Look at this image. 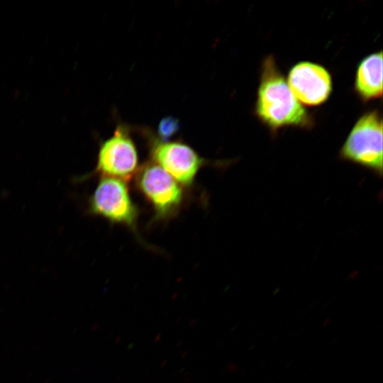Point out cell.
<instances>
[{
    "label": "cell",
    "mask_w": 383,
    "mask_h": 383,
    "mask_svg": "<svg viewBox=\"0 0 383 383\" xmlns=\"http://www.w3.org/2000/svg\"><path fill=\"white\" fill-rule=\"evenodd\" d=\"M255 113L273 133L286 127L309 129L314 124L313 118L291 91L272 55L266 57L262 63Z\"/></svg>",
    "instance_id": "cell-1"
},
{
    "label": "cell",
    "mask_w": 383,
    "mask_h": 383,
    "mask_svg": "<svg viewBox=\"0 0 383 383\" xmlns=\"http://www.w3.org/2000/svg\"><path fill=\"white\" fill-rule=\"evenodd\" d=\"M339 157L382 177V118L378 110L365 112L357 119L340 148Z\"/></svg>",
    "instance_id": "cell-2"
},
{
    "label": "cell",
    "mask_w": 383,
    "mask_h": 383,
    "mask_svg": "<svg viewBox=\"0 0 383 383\" xmlns=\"http://www.w3.org/2000/svg\"><path fill=\"white\" fill-rule=\"evenodd\" d=\"M87 206L89 214L121 224L138 233V210L124 180L101 177L88 199Z\"/></svg>",
    "instance_id": "cell-3"
},
{
    "label": "cell",
    "mask_w": 383,
    "mask_h": 383,
    "mask_svg": "<svg viewBox=\"0 0 383 383\" xmlns=\"http://www.w3.org/2000/svg\"><path fill=\"white\" fill-rule=\"evenodd\" d=\"M135 182L151 204L155 221L167 219L178 212L184 200L182 187L161 167L152 161L145 163L137 172Z\"/></svg>",
    "instance_id": "cell-4"
},
{
    "label": "cell",
    "mask_w": 383,
    "mask_h": 383,
    "mask_svg": "<svg viewBox=\"0 0 383 383\" xmlns=\"http://www.w3.org/2000/svg\"><path fill=\"white\" fill-rule=\"evenodd\" d=\"M148 138L153 162L169 173L179 184L190 186L200 169L207 163L190 145L180 140L163 141L148 130H141Z\"/></svg>",
    "instance_id": "cell-5"
},
{
    "label": "cell",
    "mask_w": 383,
    "mask_h": 383,
    "mask_svg": "<svg viewBox=\"0 0 383 383\" xmlns=\"http://www.w3.org/2000/svg\"><path fill=\"white\" fill-rule=\"evenodd\" d=\"M136 145L125 125L116 126L113 135L99 145L94 174L128 180L138 171Z\"/></svg>",
    "instance_id": "cell-6"
},
{
    "label": "cell",
    "mask_w": 383,
    "mask_h": 383,
    "mask_svg": "<svg viewBox=\"0 0 383 383\" xmlns=\"http://www.w3.org/2000/svg\"><path fill=\"white\" fill-rule=\"evenodd\" d=\"M287 82L296 99L306 106L323 104L332 91L331 74L322 65L311 62L294 65Z\"/></svg>",
    "instance_id": "cell-7"
},
{
    "label": "cell",
    "mask_w": 383,
    "mask_h": 383,
    "mask_svg": "<svg viewBox=\"0 0 383 383\" xmlns=\"http://www.w3.org/2000/svg\"><path fill=\"white\" fill-rule=\"evenodd\" d=\"M355 91L363 101L382 96V51L365 57L359 63L355 79Z\"/></svg>",
    "instance_id": "cell-8"
},
{
    "label": "cell",
    "mask_w": 383,
    "mask_h": 383,
    "mask_svg": "<svg viewBox=\"0 0 383 383\" xmlns=\"http://www.w3.org/2000/svg\"><path fill=\"white\" fill-rule=\"evenodd\" d=\"M179 122L173 116L162 118L157 126V134L160 140L166 141L178 132Z\"/></svg>",
    "instance_id": "cell-9"
}]
</instances>
